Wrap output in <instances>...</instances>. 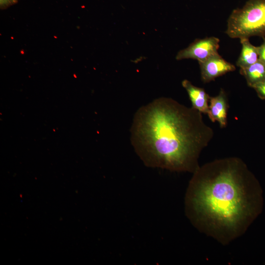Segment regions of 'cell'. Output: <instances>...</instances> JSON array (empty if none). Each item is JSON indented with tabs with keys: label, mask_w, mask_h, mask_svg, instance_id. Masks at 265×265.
<instances>
[{
	"label": "cell",
	"mask_w": 265,
	"mask_h": 265,
	"mask_svg": "<svg viewBox=\"0 0 265 265\" xmlns=\"http://www.w3.org/2000/svg\"><path fill=\"white\" fill-rule=\"evenodd\" d=\"M263 206L258 180L237 157L200 166L185 198V213L192 225L224 245L245 233Z\"/></svg>",
	"instance_id": "obj_1"
},
{
	"label": "cell",
	"mask_w": 265,
	"mask_h": 265,
	"mask_svg": "<svg viewBox=\"0 0 265 265\" xmlns=\"http://www.w3.org/2000/svg\"><path fill=\"white\" fill-rule=\"evenodd\" d=\"M131 132L132 144L146 166L192 173L214 134L202 112L165 97L138 109Z\"/></svg>",
	"instance_id": "obj_2"
},
{
	"label": "cell",
	"mask_w": 265,
	"mask_h": 265,
	"mask_svg": "<svg viewBox=\"0 0 265 265\" xmlns=\"http://www.w3.org/2000/svg\"><path fill=\"white\" fill-rule=\"evenodd\" d=\"M226 34L231 38L265 37V0H248L234 9L227 20Z\"/></svg>",
	"instance_id": "obj_3"
},
{
	"label": "cell",
	"mask_w": 265,
	"mask_h": 265,
	"mask_svg": "<svg viewBox=\"0 0 265 265\" xmlns=\"http://www.w3.org/2000/svg\"><path fill=\"white\" fill-rule=\"evenodd\" d=\"M219 42L220 40L214 36L197 39L187 48L180 51L176 56V59H193L198 62L204 61L218 53Z\"/></svg>",
	"instance_id": "obj_4"
},
{
	"label": "cell",
	"mask_w": 265,
	"mask_h": 265,
	"mask_svg": "<svg viewBox=\"0 0 265 265\" xmlns=\"http://www.w3.org/2000/svg\"><path fill=\"white\" fill-rule=\"evenodd\" d=\"M198 63L201 79L204 83L214 80L216 78L236 70L233 64L226 61L219 53Z\"/></svg>",
	"instance_id": "obj_5"
},
{
	"label": "cell",
	"mask_w": 265,
	"mask_h": 265,
	"mask_svg": "<svg viewBox=\"0 0 265 265\" xmlns=\"http://www.w3.org/2000/svg\"><path fill=\"white\" fill-rule=\"evenodd\" d=\"M209 103L207 114L211 121L217 122L221 128L226 127L229 105L224 90L221 89L217 95L210 97Z\"/></svg>",
	"instance_id": "obj_6"
},
{
	"label": "cell",
	"mask_w": 265,
	"mask_h": 265,
	"mask_svg": "<svg viewBox=\"0 0 265 265\" xmlns=\"http://www.w3.org/2000/svg\"><path fill=\"white\" fill-rule=\"evenodd\" d=\"M182 84L188 94L192 107L202 113L207 114L210 97L204 89L194 86L187 80H183Z\"/></svg>",
	"instance_id": "obj_7"
},
{
	"label": "cell",
	"mask_w": 265,
	"mask_h": 265,
	"mask_svg": "<svg viewBox=\"0 0 265 265\" xmlns=\"http://www.w3.org/2000/svg\"><path fill=\"white\" fill-rule=\"evenodd\" d=\"M239 72L245 78L247 85L253 88L265 80V63L259 59L249 66L240 68Z\"/></svg>",
	"instance_id": "obj_8"
},
{
	"label": "cell",
	"mask_w": 265,
	"mask_h": 265,
	"mask_svg": "<svg viewBox=\"0 0 265 265\" xmlns=\"http://www.w3.org/2000/svg\"><path fill=\"white\" fill-rule=\"evenodd\" d=\"M241 50L236 64L240 68L246 67L259 60L258 48L252 45L249 38L239 39Z\"/></svg>",
	"instance_id": "obj_9"
},
{
	"label": "cell",
	"mask_w": 265,
	"mask_h": 265,
	"mask_svg": "<svg viewBox=\"0 0 265 265\" xmlns=\"http://www.w3.org/2000/svg\"><path fill=\"white\" fill-rule=\"evenodd\" d=\"M258 97L262 99H265V80L262 81L253 87Z\"/></svg>",
	"instance_id": "obj_10"
},
{
	"label": "cell",
	"mask_w": 265,
	"mask_h": 265,
	"mask_svg": "<svg viewBox=\"0 0 265 265\" xmlns=\"http://www.w3.org/2000/svg\"><path fill=\"white\" fill-rule=\"evenodd\" d=\"M258 48L259 59L265 63V38L263 43Z\"/></svg>",
	"instance_id": "obj_11"
},
{
	"label": "cell",
	"mask_w": 265,
	"mask_h": 265,
	"mask_svg": "<svg viewBox=\"0 0 265 265\" xmlns=\"http://www.w3.org/2000/svg\"><path fill=\"white\" fill-rule=\"evenodd\" d=\"M18 0H0V7L2 9L6 8L7 7L15 4Z\"/></svg>",
	"instance_id": "obj_12"
}]
</instances>
